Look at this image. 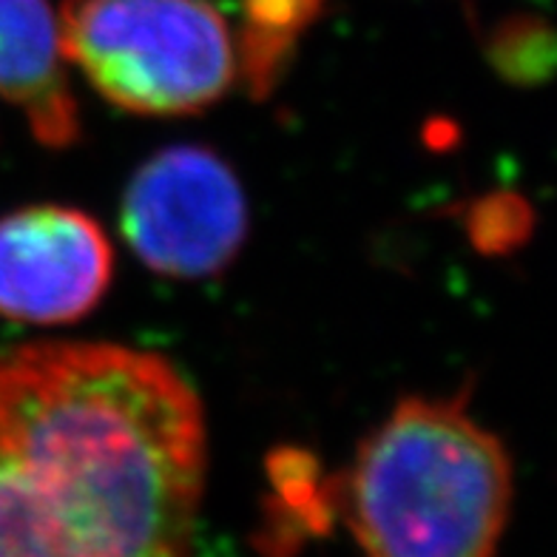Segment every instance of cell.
Masks as SVG:
<instances>
[{
	"label": "cell",
	"instance_id": "7",
	"mask_svg": "<svg viewBox=\"0 0 557 557\" xmlns=\"http://www.w3.org/2000/svg\"><path fill=\"white\" fill-rule=\"evenodd\" d=\"M324 0H243V32L236 46V72L250 95L264 97L285 74L301 32L322 12Z\"/></svg>",
	"mask_w": 557,
	"mask_h": 557
},
{
	"label": "cell",
	"instance_id": "5",
	"mask_svg": "<svg viewBox=\"0 0 557 557\" xmlns=\"http://www.w3.org/2000/svg\"><path fill=\"white\" fill-rule=\"evenodd\" d=\"M111 268L103 227L74 208H23L0 220V315L74 322L103 299Z\"/></svg>",
	"mask_w": 557,
	"mask_h": 557
},
{
	"label": "cell",
	"instance_id": "3",
	"mask_svg": "<svg viewBox=\"0 0 557 557\" xmlns=\"http://www.w3.org/2000/svg\"><path fill=\"white\" fill-rule=\"evenodd\" d=\"M60 49L125 111L194 114L236 81V46L208 0H63Z\"/></svg>",
	"mask_w": 557,
	"mask_h": 557
},
{
	"label": "cell",
	"instance_id": "2",
	"mask_svg": "<svg viewBox=\"0 0 557 557\" xmlns=\"http://www.w3.org/2000/svg\"><path fill=\"white\" fill-rule=\"evenodd\" d=\"M342 504L364 557H498L512 463L463 398H410L361 444Z\"/></svg>",
	"mask_w": 557,
	"mask_h": 557
},
{
	"label": "cell",
	"instance_id": "1",
	"mask_svg": "<svg viewBox=\"0 0 557 557\" xmlns=\"http://www.w3.org/2000/svg\"><path fill=\"white\" fill-rule=\"evenodd\" d=\"M206 421L169 361L114 345L0 356V557H194Z\"/></svg>",
	"mask_w": 557,
	"mask_h": 557
},
{
	"label": "cell",
	"instance_id": "8",
	"mask_svg": "<svg viewBox=\"0 0 557 557\" xmlns=\"http://www.w3.org/2000/svg\"><path fill=\"white\" fill-rule=\"evenodd\" d=\"M552 40L537 23H506L495 37V60L512 77H537V63L549 66Z\"/></svg>",
	"mask_w": 557,
	"mask_h": 557
},
{
	"label": "cell",
	"instance_id": "4",
	"mask_svg": "<svg viewBox=\"0 0 557 557\" xmlns=\"http://www.w3.org/2000/svg\"><path fill=\"white\" fill-rule=\"evenodd\" d=\"M248 231V208L234 171L197 146L169 148L128 185L123 234L148 268L199 278L222 271Z\"/></svg>",
	"mask_w": 557,
	"mask_h": 557
},
{
	"label": "cell",
	"instance_id": "6",
	"mask_svg": "<svg viewBox=\"0 0 557 557\" xmlns=\"http://www.w3.org/2000/svg\"><path fill=\"white\" fill-rule=\"evenodd\" d=\"M0 97L23 111L44 146H72L81 134L49 0H0Z\"/></svg>",
	"mask_w": 557,
	"mask_h": 557
}]
</instances>
